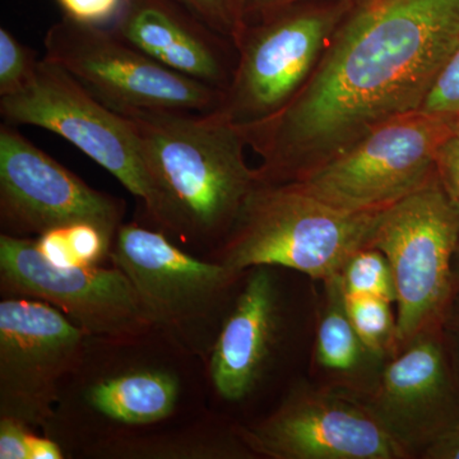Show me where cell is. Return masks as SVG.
Returning a JSON list of instances; mask_svg holds the SVG:
<instances>
[{
	"label": "cell",
	"instance_id": "6da1fadb",
	"mask_svg": "<svg viewBox=\"0 0 459 459\" xmlns=\"http://www.w3.org/2000/svg\"><path fill=\"white\" fill-rule=\"evenodd\" d=\"M459 45V0H358L313 74L276 115L243 128L259 183H290L389 120L421 108Z\"/></svg>",
	"mask_w": 459,
	"mask_h": 459
},
{
	"label": "cell",
	"instance_id": "7a4b0ae2",
	"mask_svg": "<svg viewBox=\"0 0 459 459\" xmlns=\"http://www.w3.org/2000/svg\"><path fill=\"white\" fill-rule=\"evenodd\" d=\"M153 192L147 214L157 228L190 243L222 241L259 184L246 159V132L217 111L131 110Z\"/></svg>",
	"mask_w": 459,
	"mask_h": 459
},
{
	"label": "cell",
	"instance_id": "3957f363",
	"mask_svg": "<svg viewBox=\"0 0 459 459\" xmlns=\"http://www.w3.org/2000/svg\"><path fill=\"white\" fill-rule=\"evenodd\" d=\"M377 213L338 210L294 183H259L223 238L217 262L237 276L279 265L325 282L369 247Z\"/></svg>",
	"mask_w": 459,
	"mask_h": 459
},
{
	"label": "cell",
	"instance_id": "277c9868",
	"mask_svg": "<svg viewBox=\"0 0 459 459\" xmlns=\"http://www.w3.org/2000/svg\"><path fill=\"white\" fill-rule=\"evenodd\" d=\"M458 244L459 210L437 174L377 213L369 247L391 264L401 350L419 334L446 325L459 294Z\"/></svg>",
	"mask_w": 459,
	"mask_h": 459
},
{
	"label": "cell",
	"instance_id": "5b68a950",
	"mask_svg": "<svg viewBox=\"0 0 459 459\" xmlns=\"http://www.w3.org/2000/svg\"><path fill=\"white\" fill-rule=\"evenodd\" d=\"M453 124L455 117L420 110L402 115L290 183L346 212H380L437 174V150Z\"/></svg>",
	"mask_w": 459,
	"mask_h": 459
},
{
	"label": "cell",
	"instance_id": "8992f818",
	"mask_svg": "<svg viewBox=\"0 0 459 459\" xmlns=\"http://www.w3.org/2000/svg\"><path fill=\"white\" fill-rule=\"evenodd\" d=\"M44 59L65 69L117 113L131 110L212 113L223 91L160 65L111 31L68 17L45 33Z\"/></svg>",
	"mask_w": 459,
	"mask_h": 459
},
{
	"label": "cell",
	"instance_id": "52a82bcc",
	"mask_svg": "<svg viewBox=\"0 0 459 459\" xmlns=\"http://www.w3.org/2000/svg\"><path fill=\"white\" fill-rule=\"evenodd\" d=\"M295 5V4H294ZM262 14L237 42L238 62L217 113L241 128L270 119L303 89L351 5Z\"/></svg>",
	"mask_w": 459,
	"mask_h": 459
},
{
	"label": "cell",
	"instance_id": "ba28073f",
	"mask_svg": "<svg viewBox=\"0 0 459 459\" xmlns=\"http://www.w3.org/2000/svg\"><path fill=\"white\" fill-rule=\"evenodd\" d=\"M0 115L12 126H38L65 138L119 180L146 212L152 207L153 192L132 124L65 69L42 57L22 90L0 96Z\"/></svg>",
	"mask_w": 459,
	"mask_h": 459
},
{
	"label": "cell",
	"instance_id": "9c48e42d",
	"mask_svg": "<svg viewBox=\"0 0 459 459\" xmlns=\"http://www.w3.org/2000/svg\"><path fill=\"white\" fill-rule=\"evenodd\" d=\"M0 283L11 298L53 305L91 336L129 341L156 328L119 268L60 267L41 255L35 238L2 234Z\"/></svg>",
	"mask_w": 459,
	"mask_h": 459
},
{
	"label": "cell",
	"instance_id": "30bf717a",
	"mask_svg": "<svg viewBox=\"0 0 459 459\" xmlns=\"http://www.w3.org/2000/svg\"><path fill=\"white\" fill-rule=\"evenodd\" d=\"M250 451L272 459H407L358 398L327 385H298L279 409L235 433Z\"/></svg>",
	"mask_w": 459,
	"mask_h": 459
},
{
	"label": "cell",
	"instance_id": "8fae6325",
	"mask_svg": "<svg viewBox=\"0 0 459 459\" xmlns=\"http://www.w3.org/2000/svg\"><path fill=\"white\" fill-rule=\"evenodd\" d=\"M122 199L91 188L27 140L16 126H0V222L4 234L40 237L89 223L115 238L123 225Z\"/></svg>",
	"mask_w": 459,
	"mask_h": 459
},
{
	"label": "cell",
	"instance_id": "7c38bea8",
	"mask_svg": "<svg viewBox=\"0 0 459 459\" xmlns=\"http://www.w3.org/2000/svg\"><path fill=\"white\" fill-rule=\"evenodd\" d=\"M84 336L53 305L4 299L0 303V416L27 427L47 424L60 382L82 360Z\"/></svg>",
	"mask_w": 459,
	"mask_h": 459
},
{
	"label": "cell",
	"instance_id": "4fadbf2b",
	"mask_svg": "<svg viewBox=\"0 0 459 459\" xmlns=\"http://www.w3.org/2000/svg\"><path fill=\"white\" fill-rule=\"evenodd\" d=\"M356 398L411 455H422L459 419V362L446 328L413 338Z\"/></svg>",
	"mask_w": 459,
	"mask_h": 459
},
{
	"label": "cell",
	"instance_id": "5bb4252c",
	"mask_svg": "<svg viewBox=\"0 0 459 459\" xmlns=\"http://www.w3.org/2000/svg\"><path fill=\"white\" fill-rule=\"evenodd\" d=\"M115 267L128 277L156 328H179L204 319L238 280L220 262L183 252L162 231L120 226L110 252Z\"/></svg>",
	"mask_w": 459,
	"mask_h": 459
},
{
	"label": "cell",
	"instance_id": "9a60e30c",
	"mask_svg": "<svg viewBox=\"0 0 459 459\" xmlns=\"http://www.w3.org/2000/svg\"><path fill=\"white\" fill-rule=\"evenodd\" d=\"M111 31L160 65L225 91L237 45L174 0H124Z\"/></svg>",
	"mask_w": 459,
	"mask_h": 459
},
{
	"label": "cell",
	"instance_id": "2e32d148",
	"mask_svg": "<svg viewBox=\"0 0 459 459\" xmlns=\"http://www.w3.org/2000/svg\"><path fill=\"white\" fill-rule=\"evenodd\" d=\"M252 271L211 353V380L230 402L255 391L276 337L279 300L273 277L268 267Z\"/></svg>",
	"mask_w": 459,
	"mask_h": 459
},
{
	"label": "cell",
	"instance_id": "e0dca14e",
	"mask_svg": "<svg viewBox=\"0 0 459 459\" xmlns=\"http://www.w3.org/2000/svg\"><path fill=\"white\" fill-rule=\"evenodd\" d=\"M325 300L316 327L314 361L327 386L362 397L376 386L385 360L362 342L347 313L340 274L325 281Z\"/></svg>",
	"mask_w": 459,
	"mask_h": 459
},
{
	"label": "cell",
	"instance_id": "ac0fdd59",
	"mask_svg": "<svg viewBox=\"0 0 459 459\" xmlns=\"http://www.w3.org/2000/svg\"><path fill=\"white\" fill-rule=\"evenodd\" d=\"M179 382L165 371L141 370L100 380L87 402L96 412L124 425H148L171 415Z\"/></svg>",
	"mask_w": 459,
	"mask_h": 459
},
{
	"label": "cell",
	"instance_id": "d6986e66",
	"mask_svg": "<svg viewBox=\"0 0 459 459\" xmlns=\"http://www.w3.org/2000/svg\"><path fill=\"white\" fill-rule=\"evenodd\" d=\"M115 238L89 223H75L45 232L35 238L41 255L60 267L96 265L100 259L110 255Z\"/></svg>",
	"mask_w": 459,
	"mask_h": 459
},
{
	"label": "cell",
	"instance_id": "ffe728a7",
	"mask_svg": "<svg viewBox=\"0 0 459 459\" xmlns=\"http://www.w3.org/2000/svg\"><path fill=\"white\" fill-rule=\"evenodd\" d=\"M344 303L353 328L370 351L385 361L400 352L397 316L392 310V301L377 296L344 295Z\"/></svg>",
	"mask_w": 459,
	"mask_h": 459
},
{
	"label": "cell",
	"instance_id": "44dd1931",
	"mask_svg": "<svg viewBox=\"0 0 459 459\" xmlns=\"http://www.w3.org/2000/svg\"><path fill=\"white\" fill-rule=\"evenodd\" d=\"M341 285L347 296H377L395 303L394 273L388 259L376 247H362L344 264Z\"/></svg>",
	"mask_w": 459,
	"mask_h": 459
},
{
	"label": "cell",
	"instance_id": "7402d4cb",
	"mask_svg": "<svg viewBox=\"0 0 459 459\" xmlns=\"http://www.w3.org/2000/svg\"><path fill=\"white\" fill-rule=\"evenodd\" d=\"M40 60L7 29H0V96L12 95L31 80Z\"/></svg>",
	"mask_w": 459,
	"mask_h": 459
},
{
	"label": "cell",
	"instance_id": "603a6c76",
	"mask_svg": "<svg viewBox=\"0 0 459 459\" xmlns=\"http://www.w3.org/2000/svg\"><path fill=\"white\" fill-rule=\"evenodd\" d=\"M237 45L247 26L241 0H174Z\"/></svg>",
	"mask_w": 459,
	"mask_h": 459
},
{
	"label": "cell",
	"instance_id": "cb8c5ba5",
	"mask_svg": "<svg viewBox=\"0 0 459 459\" xmlns=\"http://www.w3.org/2000/svg\"><path fill=\"white\" fill-rule=\"evenodd\" d=\"M420 111L446 117L459 115V45L435 80Z\"/></svg>",
	"mask_w": 459,
	"mask_h": 459
},
{
	"label": "cell",
	"instance_id": "d4e9b609",
	"mask_svg": "<svg viewBox=\"0 0 459 459\" xmlns=\"http://www.w3.org/2000/svg\"><path fill=\"white\" fill-rule=\"evenodd\" d=\"M65 17L86 25H111L123 7L124 0H56Z\"/></svg>",
	"mask_w": 459,
	"mask_h": 459
},
{
	"label": "cell",
	"instance_id": "484cf974",
	"mask_svg": "<svg viewBox=\"0 0 459 459\" xmlns=\"http://www.w3.org/2000/svg\"><path fill=\"white\" fill-rule=\"evenodd\" d=\"M437 178L459 210V135L446 138L437 153Z\"/></svg>",
	"mask_w": 459,
	"mask_h": 459
},
{
	"label": "cell",
	"instance_id": "4316f807",
	"mask_svg": "<svg viewBox=\"0 0 459 459\" xmlns=\"http://www.w3.org/2000/svg\"><path fill=\"white\" fill-rule=\"evenodd\" d=\"M27 425L16 419L0 416V459H30Z\"/></svg>",
	"mask_w": 459,
	"mask_h": 459
},
{
	"label": "cell",
	"instance_id": "83f0119b",
	"mask_svg": "<svg viewBox=\"0 0 459 459\" xmlns=\"http://www.w3.org/2000/svg\"><path fill=\"white\" fill-rule=\"evenodd\" d=\"M427 459H459V419L422 453Z\"/></svg>",
	"mask_w": 459,
	"mask_h": 459
},
{
	"label": "cell",
	"instance_id": "f1b7e54d",
	"mask_svg": "<svg viewBox=\"0 0 459 459\" xmlns=\"http://www.w3.org/2000/svg\"><path fill=\"white\" fill-rule=\"evenodd\" d=\"M30 459H60L65 457L62 449L53 440L48 437H39L30 435Z\"/></svg>",
	"mask_w": 459,
	"mask_h": 459
},
{
	"label": "cell",
	"instance_id": "f546056e",
	"mask_svg": "<svg viewBox=\"0 0 459 459\" xmlns=\"http://www.w3.org/2000/svg\"><path fill=\"white\" fill-rule=\"evenodd\" d=\"M300 2H304V0H241V4H243L244 16L247 20L249 14L256 13L262 16L268 12L298 4Z\"/></svg>",
	"mask_w": 459,
	"mask_h": 459
},
{
	"label": "cell",
	"instance_id": "4dcf8cb0",
	"mask_svg": "<svg viewBox=\"0 0 459 459\" xmlns=\"http://www.w3.org/2000/svg\"><path fill=\"white\" fill-rule=\"evenodd\" d=\"M446 336L449 338V342L452 344L453 351L455 353V358L459 362V298L455 299V304H453L451 313H449L448 318L446 320Z\"/></svg>",
	"mask_w": 459,
	"mask_h": 459
},
{
	"label": "cell",
	"instance_id": "1f68e13d",
	"mask_svg": "<svg viewBox=\"0 0 459 459\" xmlns=\"http://www.w3.org/2000/svg\"><path fill=\"white\" fill-rule=\"evenodd\" d=\"M455 280H457V286H458V291H459V244H458L457 253H455Z\"/></svg>",
	"mask_w": 459,
	"mask_h": 459
},
{
	"label": "cell",
	"instance_id": "d6a6232c",
	"mask_svg": "<svg viewBox=\"0 0 459 459\" xmlns=\"http://www.w3.org/2000/svg\"><path fill=\"white\" fill-rule=\"evenodd\" d=\"M453 129H455V134L459 135V115L455 117V124H453Z\"/></svg>",
	"mask_w": 459,
	"mask_h": 459
}]
</instances>
